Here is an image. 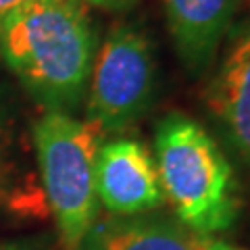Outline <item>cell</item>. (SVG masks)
<instances>
[{
	"mask_svg": "<svg viewBox=\"0 0 250 250\" xmlns=\"http://www.w3.org/2000/svg\"><path fill=\"white\" fill-rule=\"evenodd\" d=\"M228 34V46L207 85L205 100L228 142L250 165V0Z\"/></svg>",
	"mask_w": 250,
	"mask_h": 250,
	"instance_id": "5",
	"label": "cell"
},
{
	"mask_svg": "<svg viewBox=\"0 0 250 250\" xmlns=\"http://www.w3.org/2000/svg\"><path fill=\"white\" fill-rule=\"evenodd\" d=\"M96 198L117 217L159 208L165 196L150 152L131 138L100 144L96 154Z\"/></svg>",
	"mask_w": 250,
	"mask_h": 250,
	"instance_id": "6",
	"label": "cell"
},
{
	"mask_svg": "<svg viewBox=\"0 0 250 250\" xmlns=\"http://www.w3.org/2000/svg\"><path fill=\"white\" fill-rule=\"evenodd\" d=\"M83 6H94V9H103V11H123L129 9L136 0H80Z\"/></svg>",
	"mask_w": 250,
	"mask_h": 250,
	"instance_id": "9",
	"label": "cell"
},
{
	"mask_svg": "<svg viewBox=\"0 0 250 250\" xmlns=\"http://www.w3.org/2000/svg\"><path fill=\"white\" fill-rule=\"evenodd\" d=\"M34 144L44 190L69 248H80L98 215L96 154L100 131L88 121L48 111L34 125Z\"/></svg>",
	"mask_w": 250,
	"mask_h": 250,
	"instance_id": "3",
	"label": "cell"
},
{
	"mask_svg": "<svg viewBox=\"0 0 250 250\" xmlns=\"http://www.w3.org/2000/svg\"><path fill=\"white\" fill-rule=\"evenodd\" d=\"M208 250H244V248H238V246L228 244V242H221V240H210Z\"/></svg>",
	"mask_w": 250,
	"mask_h": 250,
	"instance_id": "11",
	"label": "cell"
},
{
	"mask_svg": "<svg viewBox=\"0 0 250 250\" xmlns=\"http://www.w3.org/2000/svg\"><path fill=\"white\" fill-rule=\"evenodd\" d=\"M154 165L175 219L213 238L238 219L236 173L215 138L184 113H167L154 129Z\"/></svg>",
	"mask_w": 250,
	"mask_h": 250,
	"instance_id": "2",
	"label": "cell"
},
{
	"mask_svg": "<svg viewBox=\"0 0 250 250\" xmlns=\"http://www.w3.org/2000/svg\"><path fill=\"white\" fill-rule=\"evenodd\" d=\"M27 2H31V0H0V27Z\"/></svg>",
	"mask_w": 250,
	"mask_h": 250,
	"instance_id": "10",
	"label": "cell"
},
{
	"mask_svg": "<svg viewBox=\"0 0 250 250\" xmlns=\"http://www.w3.org/2000/svg\"><path fill=\"white\" fill-rule=\"evenodd\" d=\"M154 46L144 29L121 23L96 50L88 82V123L100 134L123 131L154 100Z\"/></svg>",
	"mask_w": 250,
	"mask_h": 250,
	"instance_id": "4",
	"label": "cell"
},
{
	"mask_svg": "<svg viewBox=\"0 0 250 250\" xmlns=\"http://www.w3.org/2000/svg\"><path fill=\"white\" fill-rule=\"evenodd\" d=\"M0 250H9V248H0Z\"/></svg>",
	"mask_w": 250,
	"mask_h": 250,
	"instance_id": "12",
	"label": "cell"
},
{
	"mask_svg": "<svg viewBox=\"0 0 250 250\" xmlns=\"http://www.w3.org/2000/svg\"><path fill=\"white\" fill-rule=\"evenodd\" d=\"M242 0H163L177 57L192 75L213 65L238 19Z\"/></svg>",
	"mask_w": 250,
	"mask_h": 250,
	"instance_id": "7",
	"label": "cell"
},
{
	"mask_svg": "<svg viewBox=\"0 0 250 250\" xmlns=\"http://www.w3.org/2000/svg\"><path fill=\"white\" fill-rule=\"evenodd\" d=\"M80 0H31L0 27V57L38 103L67 113L88 90L96 31Z\"/></svg>",
	"mask_w": 250,
	"mask_h": 250,
	"instance_id": "1",
	"label": "cell"
},
{
	"mask_svg": "<svg viewBox=\"0 0 250 250\" xmlns=\"http://www.w3.org/2000/svg\"><path fill=\"white\" fill-rule=\"evenodd\" d=\"M213 238L198 236L173 217H117L96 231V250H208Z\"/></svg>",
	"mask_w": 250,
	"mask_h": 250,
	"instance_id": "8",
	"label": "cell"
}]
</instances>
